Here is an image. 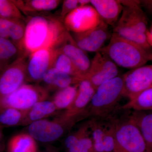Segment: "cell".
I'll return each mask as SVG.
<instances>
[{
	"mask_svg": "<svg viewBox=\"0 0 152 152\" xmlns=\"http://www.w3.org/2000/svg\"><path fill=\"white\" fill-rule=\"evenodd\" d=\"M26 113L0 104V128L20 124L25 119Z\"/></svg>",
	"mask_w": 152,
	"mask_h": 152,
	"instance_id": "d4e9b609",
	"label": "cell"
},
{
	"mask_svg": "<svg viewBox=\"0 0 152 152\" xmlns=\"http://www.w3.org/2000/svg\"><path fill=\"white\" fill-rule=\"evenodd\" d=\"M46 90L34 85L24 84L10 94L0 99V104L27 112L37 103L45 100Z\"/></svg>",
	"mask_w": 152,
	"mask_h": 152,
	"instance_id": "5b68a950",
	"label": "cell"
},
{
	"mask_svg": "<svg viewBox=\"0 0 152 152\" xmlns=\"http://www.w3.org/2000/svg\"><path fill=\"white\" fill-rule=\"evenodd\" d=\"M118 74L116 65L107 56L99 51L91 61L89 70L83 80L89 81L96 90L104 82L118 76Z\"/></svg>",
	"mask_w": 152,
	"mask_h": 152,
	"instance_id": "9c48e42d",
	"label": "cell"
},
{
	"mask_svg": "<svg viewBox=\"0 0 152 152\" xmlns=\"http://www.w3.org/2000/svg\"><path fill=\"white\" fill-rule=\"evenodd\" d=\"M3 139V134L2 132L1 129L0 128V145H1V142L2 140Z\"/></svg>",
	"mask_w": 152,
	"mask_h": 152,
	"instance_id": "d6a6232c",
	"label": "cell"
},
{
	"mask_svg": "<svg viewBox=\"0 0 152 152\" xmlns=\"http://www.w3.org/2000/svg\"><path fill=\"white\" fill-rule=\"evenodd\" d=\"M21 12H46L56 8L61 1L58 0L13 1Z\"/></svg>",
	"mask_w": 152,
	"mask_h": 152,
	"instance_id": "ffe728a7",
	"label": "cell"
},
{
	"mask_svg": "<svg viewBox=\"0 0 152 152\" xmlns=\"http://www.w3.org/2000/svg\"><path fill=\"white\" fill-rule=\"evenodd\" d=\"M90 3L108 26L115 25L124 8L121 1L117 0H91Z\"/></svg>",
	"mask_w": 152,
	"mask_h": 152,
	"instance_id": "2e32d148",
	"label": "cell"
},
{
	"mask_svg": "<svg viewBox=\"0 0 152 152\" xmlns=\"http://www.w3.org/2000/svg\"><path fill=\"white\" fill-rule=\"evenodd\" d=\"M42 80L50 86L59 90L70 86L73 84H78L80 81L77 78L60 72L53 68L48 69Z\"/></svg>",
	"mask_w": 152,
	"mask_h": 152,
	"instance_id": "ac0fdd59",
	"label": "cell"
},
{
	"mask_svg": "<svg viewBox=\"0 0 152 152\" xmlns=\"http://www.w3.org/2000/svg\"><path fill=\"white\" fill-rule=\"evenodd\" d=\"M91 130L79 139L73 146L69 149V152H94V143Z\"/></svg>",
	"mask_w": 152,
	"mask_h": 152,
	"instance_id": "83f0119b",
	"label": "cell"
},
{
	"mask_svg": "<svg viewBox=\"0 0 152 152\" xmlns=\"http://www.w3.org/2000/svg\"><path fill=\"white\" fill-rule=\"evenodd\" d=\"M123 89V76H117L99 86L84 112L85 117L107 116L118 110Z\"/></svg>",
	"mask_w": 152,
	"mask_h": 152,
	"instance_id": "3957f363",
	"label": "cell"
},
{
	"mask_svg": "<svg viewBox=\"0 0 152 152\" xmlns=\"http://www.w3.org/2000/svg\"><path fill=\"white\" fill-rule=\"evenodd\" d=\"M27 57H20L0 73V99L18 89L26 80Z\"/></svg>",
	"mask_w": 152,
	"mask_h": 152,
	"instance_id": "ba28073f",
	"label": "cell"
},
{
	"mask_svg": "<svg viewBox=\"0 0 152 152\" xmlns=\"http://www.w3.org/2000/svg\"><path fill=\"white\" fill-rule=\"evenodd\" d=\"M130 110L120 109L115 131L114 152H152L130 116Z\"/></svg>",
	"mask_w": 152,
	"mask_h": 152,
	"instance_id": "277c9868",
	"label": "cell"
},
{
	"mask_svg": "<svg viewBox=\"0 0 152 152\" xmlns=\"http://www.w3.org/2000/svg\"><path fill=\"white\" fill-rule=\"evenodd\" d=\"M64 132L61 124L43 119L31 123L28 128V134L33 138L43 142L56 140Z\"/></svg>",
	"mask_w": 152,
	"mask_h": 152,
	"instance_id": "4fadbf2b",
	"label": "cell"
},
{
	"mask_svg": "<svg viewBox=\"0 0 152 152\" xmlns=\"http://www.w3.org/2000/svg\"><path fill=\"white\" fill-rule=\"evenodd\" d=\"M50 68H55L60 72L74 76L81 80L79 71L69 58L59 48L54 50Z\"/></svg>",
	"mask_w": 152,
	"mask_h": 152,
	"instance_id": "44dd1931",
	"label": "cell"
},
{
	"mask_svg": "<svg viewBox=\"0 0 152 152\" xmlns=\"http://www.w3.org/2000/svg\"><path fill=\"white\" fill-rule=\"evenodd\" d=\"M102 20L92 6L79 7L68 14L63 19V23L68 31L84 32L94 28Z\"/></svg>",
	"mask_w": 152,
	"mask_h": 152,
	"instance_id": "52a82bcc",
	"label": "cell"
},
{
	"mask_svg": "<svg viewBox=\"0 0 152 152\" xmlns=\"http://www.w3.org/2000/svg\"><path fill=\"white\" fill-rule=\"evenodd\" d=\"M8 152H37L35 140L28 134L16 135L10 140Z\"/></svg>",
	"mask_w": 152,
	"mask_h": 152,
	"instance_id": "7402d4cb",
	"label": "cell"
},
{
	"mask_svg": "<svg viewBox=\"0 0 152 152\" xmlns=\"http://www.w3.org/2000/svg\"><path fill=\"white\" fill-rule=\"evenodd\" d=\"M124 8L116 26L129 34H147L148 21L140 1H121Z\"/></svg>",
	"mask_w": 152,
	"mask_h": 152,
	"instance_id": "8992f818",
	"label": "cell"
},
{
	"mask_svg": "<svg viewBox=\"0 0 152 152\" xmlns=\"http://www.w3.org/2000/svg\"><path fill=\"white\" fill-rule=\"evenodd\" d=\"M90 3L88 0H66L64 1L61 12V18L64 19L65 17L79 7L86 5Z\"/></svg>",
	"mask_w": 152,
	"mask_h": 152,
	"instance_id": "f1b7e54d",
	"label": "cell"
},
{
	"mask_svg": "<svg viewBox=\"0 0 152 152\" xmlns=\"http://www.w3.org/2000/svg\"><path fill=\"white\" fill-rule=\"evenodd\" d=\"M0 17L23 20V16L13 1L0 0Z\"/></svg>",
	"mask_w": 152,
	"mask_h": 152,
	"instance_id": "4316f807",
	"label": "cell"
},
{
	"mask_svg": "<svg viewBox=\"0 0 152 152\" xmlns=\"http://www.w3.org/2000/svg\"><path fill=\"white\" fill-rule=\"evenodd\" d=\"M124 110L137 111L152 110V87L142 92L127 103L121 107Z\"/></svg>",
	"mask_w": 152,
	"mask_h": 152,
	"instance_id": "cb8c5ba5",
	"label": "cell"
},
{
	"mask_svg": "<svg viewBox=\"0 0 152 152\" xmlns=\"http://www.w3.org/2000/svg\"><path fill=\"white\" fill-rule=\"evenodd\" d=\"M56 109L53 102L47 100L40 101L34 105L27 112L24 120L27 118L30 124L48 116L54 113Z\"/></svg>",
	"mask_w": 152,
	"mask_h": 152,
	"instance_id": "603a6c76",
	"label": "cell"
},
{
	"mask_svg": "<svg viewBox=\"0 0 152 152\" xmlns=\"http://www.w3.org/2000/svg\"><path fill=\"white\" fill-rule=\"evenodd\" d=\"M123 96L131 100L152 86V66L133 69L123 76Z\"/></svg>",
	"mask_w": 152,
	"mask_h": 152,
	"instance_id": "30bf717a",
	"label": "cell"
},
{
	"mask_svg": "<svg viewBox=\"0 0 152 152\" xmlns=\"http://www.w3.org/2000/svg\"><path fill=\"white\" fill-rule=\"evenodd\" d=\"M110 36L108 25L102 20L97 26L84 32L74 33V42L85 52H97L102 48Z\"/></svg>",
	"mask_w": 152,
	"mask_h": 152,
	"instance_id": "8fae6325",
	"label": "cell"
},
{
	"mask_svg": "<svg viewBox=\"0 0 152 152\" xmlns=\"http://www.w3.org/2000/svg\"><path fill=\"white\" fill-rule=\"evenodd\" d=\"M151 87H152V86Z\"/></svg>",
	"mask_w": 152,
	"mask_h": 152,
	"instance_id": "836d02e7",
	"label": "cell"
},
{
	"mask_svg": "<svg viewBox=\"0 0 152 152\" xmlns=\"http://www.w3.org/2000/svg\"><path fill=\"white\" fill-rule=\"evenodd\" d=\"M141 5L143 6L147 10L152 14V1H140Z\"/></svg>",
	"mask_w": 152,
	"mask_h": 152,
	"instance_id": "4dcf8cb0",
	"label": "cell"
},
{
	"mask_svg": "<svg viewBox=\"0 0 152 152\" xmlns=\"http://www.w3.org/2000/svg\"><path fill=\"white\" fill-rule=\"evenodd\" d=\"M130 116L138 126L147 145L152 151V111L130 113Z\"/></svg>",
	"mask_w": 152,
	"mask_h": 152,
	"instance_id": "e0dca14e",
	"label": "cell"
},
{
	"mask_svg": "<svg viewBox=\"0 0 152 152\" xmlns=\"http://www.w3.org/2000/svg\"><path fill=\"white\" fill-rule=\"evenodd\" d=\"M147 39L150 45L152 46V28L151 32L148 31L147 34Z\"/></svg>",
	"mask_w": 152,
	"mask_h": 152,
	"instance_id": "1f68e13d",
	"label": "cell"
},
{
	"mask_svg": "<svg viewBox=\"0 0 152 152\" xmlns=\"http://www.w3.org/2000/svg\"><path fill=\"white\" fill-rule=\"evenodd\" d=\"M77 90L78 86H71L59 90L52 101L56 109L67 110L73 102Z\"/></svg>",
	"mask_w": 152,
	"mask_h": 152,
	"instance_id": "484cf974",
	"label": "cell"
},
{
	"mask_svg": "<svg viewBox=\"0 0 152 152\" xmlns=\"http://www.w3.org/2000/svg\"><path fill=\"white\" fill-rule=\"evenodd\" d=\"M23 56H24L10 40L0 38V73Z\"/></svg>",
	"mask_w": 152,
	"mask_h": 152,
	"instance_id": "d6986e66",
	"label": "cell"
},
{
	"mask_svg": "<svg viewBox=\"0 0 152 152\" xmlns=\"http://www.w3.org/2000/svg\"><path fill=\"white\" fill-rule=\"evenodd\" d=\"M99 52L107 56L116 65L132 69L152 61V53L149 50L114 33L108 45Z\"/></svg>",
	"mask_w": 152,
	"mask_h": 152,
	"instance_id": "7a4b0ae2",
	"label": "cell"
},
{
	"mask_svg": "<svg viewBox=\"0 0 152 152\" xmlns=\"http://www.w3.org/2000/svg\"><path fill=\"white\" fill-rule=\"evenodd\" d=\"M59 48L69 58L80 72L81 80H83L89 70L91 64L86 52L77 46L72 37Z\"/></svg>",
	"mask_w": 152,
	"mask_h": 152,
	"instance_id": "9a60e30c",
	"label": "cell"
},
{
	"mask_svg": "<svg viewBox=\"0 0 152 152\" xmlns=\"http://www.w3.org/2000/svg\"><path fill=\"white\" fill-rule=\"evenodd\" d=\"M54 49L42 48L28 56L26 62V80H42L47 71L51 67Z\"/></svg>",
	"mask_w": 152,
	"mask_h": 152,
	"instance_id": "7c38bea8",
	"label": "cell"
},
{
	"mask_svg": "<svg viewBox=\"0 0 152 152\" xmlns=\"http://www.w3.org/2000/svg\"><path fill=\"white\" fill-rule=\"evenodd\" d=\"M71 37L61 19L41 15L30 17L26 23L25 56L41 49L58 48Z\"/></svg>",
	"mask_w": 152,
	"mask_h": 152,
	"instance_id": "6da1fadb",
	"label": "cell"
},
{
	"mask_svg": "<svg viewBox=\"0 0 152 152\" xmlns=\"http://www.w3.org/2000/svg\"><path fill=\"white\" fill-rule=\"evenodd\" d=\"M96 89L87 80H82L78 85L76 97L67 110L64 119L84 117V112L90 103Z\"/></svg>",
	"mask_w": 152,
	"mask_h": 152,
	"instance_id": "5bb4252c",
	"label": "cell"
},
{
	"mask_svg": "<svg viewBox=\"0 0 152 152\" xmlns=\"http://www.w3.org/2000/svg\"><path fill=\"white\" fill-rule=\"evenodd\" d=\"M13 19L0 17V38L8 39Z\"/></svg>",
	"mask_w": 152,
	"mask_h": 152,
	"instance_id": "f546056e",
	"label": "cell"
}]
</instances>
